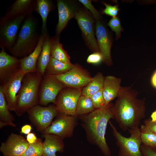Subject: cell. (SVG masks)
Instances as JSON below:
<instances>
[{
    "label": "cell",
    "instance_id": "obj_41",
    "mask_svg": "<svg viewBox=\"0 0 156 156\" xmlns=\"http://www.w3.org/2000/svg\"><path fill=\"white\" fill-rule=\"evenodd\" d=\"M151 119L152 122H156V110L151 114Z\"/></svg>",
    "mask_w": 156,
    "mask_h": 156
},
{
    "label": "cell",
    "instance_id": "obj_4",
    "mask_svg": "<svg viewBox=\"0 0 156 156\" xmlns=\"http://www.w3.org/2000/svg\"><path fill=\"white\" fill-rule=\"evenodd\" d=\"M43 76L36 72L25 74L16 96L15 112L20 116L31 107L39 105L38 92Z\"/></svg>",
    "mask_w": 156,
    "mask_h": 156
},
{
    "label": "cell",
    "instance_id": "obj_8",
    "mask_svg": "<svg viewBox=\"0 0 156 156\" xmlns=\"http://www.w3.org/2000/svg\"><path fill=\"white\" fill-rule=\"evenodd\" d=\"M27 112L31 122L38 131L42 133L50 125L54 118L59 113L54 104L48 106L36 105Z\"/></svg>",
    "mask_w": 156,
    "mask_h": 156
},
{
    "label": "cell",
    "instance_id": "obj_1",
    "mask_svg": "<svg viewBox=\"0 0 156 156\" xmlns=\"http://www.w3.org/2000/svg\"><path fill=\"white\" fill-rule=\"evenodd\" d=\"M137 92L131 87H121L112 109L114 118L123 131L139 127L145 117V99L137 98Z\"/></svg>",
    "mask_w": 156,
    "mask_h": 156
},
{
    "label": "cell",
    "instance_id": "obj_9",
    "mask_svg": "<svg viewBox=\"0 0 156 156\" xmlns=\"http://www.w3.org/2000/svg\"><path fill=\"white\" fill-rule=\"evenodd\" d=\"M65 87L63 83L54 76L44 74L38 90L39 105L45 106L50 103L55 104L58 94Z\"/></svg>",
    "mask_w": 156,
    "mask_h": 156
},
{
    "label": "cell",
    "instance_id": "obj_14",
    "mask_svg": "<svg viewBox=\"0 0 156 156\" xmlns=\"http://www.w3.org/2000/svg\"><path fill=\"white\" fill-rule=\"evenodd\" d=\"M95 30L99 52L103 57V61L110 66L112 64L111 55L112 40L110 33L101 19L95 21Z\"/></svg>",
    "mask_w": 156,
    "mask_h": 156
},
{
    "label": "cell",
    "instance_id": "obj_5",
    "mask_svg": "<svg viewBox=\"0 0 156 156\" xmlns=\"http://www.w3.org/2000/svg\"><path fill=\"white\" fill-rule=\"evenodd\" d=\"M109 123L116 140L119 151L118 156H142L140 146L142 144L140 129L135 127L128 130L130 134L127 138L122 135L110 121Z\"/></svg>",
    "mask_w": 156,
    "mask_h": 156
},
{
    "label": "cell",
    "instance_id": "obj_12",
    "mask_svg": "<svg viewBox=\"0 0 156 156\" xmlns=\"http://www.w3.org/2000/svg\"><path fill=\"white\" fill-rule=\"evenodd\" d=\"M55 117L43 134H53L63 139L72 136L78 117L60 113Z\"/></svg>",
    "mask_w": 156,
    "mask_h": 156
},
{
    "label": "cell",
    "instance_id": "obj_6",
    "mask_svg": "<svg viewBox=\"0 0 156 156\" xmlns=\"http://www.w3.org/2000/svg\"><path fill=\"white\" fill-rule=\"evenodd\" d=\"M22 14L15 16H6L0 20V47L9 50L15 44L18 33L22 23L27 16Z\"/></svg>",
    "mask_w": 156,
    "mask_h": 156
},
{
    "label": "cell",
    "instance_id": "obj_24",
    "mask_svg": "<svg viewBox=\"0 0 156 156\" xmlns=\"http://www.w3.org/2000/svg\"><path fill=\"white\" fill-rule=\"evenodd\" d=\"M2 88L0 85V128L5 126L15 127L14 117L10 112Z\"/></svg>",
    "mask_w": 156,
    "mask_h": 156
},
{
    "label": "cell",
    "instance_id": "obj_21",
    "mask_svg": "<svg viewBox=\"0 0 156 156\" xmlns=\"http://www.w3.org/2000/svg\"><path fill=\"white\" fill-rule=\"evenodd\" d=\"M36 0H16L8 8L4 15L15 16L24 14L28 16L34 11Z\"/></svg>",
    "mask_w": 156,
    "mask_h": 156
},
{
    "label": "cell",
    "instance_id": "obj_29",
    "mask_svg": "<svg viewBox=\"0 0 156 156\" xmlns=\"http://www.w3.org/2000/svg\"><path fill=\"white\" fill-rule=\"evenodd\" d=\"M140 129L142 144L148 146H156V134L144 125H141Z\"/></svg>",
    "mask_w": 156,
    "mask_h": 156
},
{
    "label": "cell",
    "instance_id": "obj_30",
    "mask_svg": "<svg viewBox=\"0 0 156 156\" xmlns=\"http://www.w3.org/2000/svg\"><path fill=\"white\" fill-rule=\"evenodd\" d=\"M43 151V142L39 138L35 143L29 144L28 148L21 156H42Z\"/></svg>",
    "mask_w": 156,
    "mask_h": 156
},
{
    "label": "cell",
    "instance_id": "obj_26",
    "mask_svg": "<svg viewBox=\"0 0 156 156\" xmlns=\"http://www.w3.org/2000/svg\"><path fill=\"white\" fill-rule=\"evenodd\" d=\"M105 78L102 73H97L88 84L81 90V94L90 97L103 88Z\"/></svg>",
    "mask_w": 156,
    "mask_h": 156
},
{
    "label": "cell",
    "instance_id": "obj_31",
    "mask_svg": "<svg viewBox=\"0 0 156 156\" xmlns=\"http://www.w3.org/2000/svg\"><path fill=\"white\" fill-rule=\"evenodd\" d=\"M107 25L112 31L115 33L116 39L117 40L119 38L123 29L119 18L116 16L112 17L108 22Z\"/></svg>",
    "mask_w": 156,
    "mask_h": 156
},
{
    "label": "cell",
    "instance_id": "obj_11",
    "mask_svg": "<svg viewBox=\"0 0 156 156\" xmlns=\"http://www.w3.org/2000/svg\"><path fill=\"white\" fill-rule=\"evenodd\" d=\"M81 94L80 89L66 87L63 89L57 95L54 104L58 112L76 116L77 103Z\"/></svg>",
    "mask_w": 156,
    "mask_h": 156
},
{
    "label": "cell",
    "instance_id": "obj_15",
    "mask_svg": "<svg viewBox=\"0 0 156 156\" xmlns=\"http://www.w3.org/2000/svg\"><path fill=\"white\" fill-rule=\"evenodd\" d=\"M29 145L22 135L12 133L6 141L1 143L0 151L4 156H21Z\"/></svg>",
    "mask_w": 156,
    "mask_h": 156
},
{
    "label": "cell",
    "instance_id": "obj_35",
    "mask_svg": "<svg viewBox=\"0 0 156 156\" xmlns=\"http://www.w3.org/2000/svg\"><path fill=\"white\" fill-rule=\"evenodd\" d=\"M103 61V57L100 52H96L90 55L88 57L87 62L89 64H96Z\"/></svg>",
    "mask_w": 156,
    "mask_h": 156
},
{
    "label": "cell",
    "instance_id": "obj_2",
    "mask_svg": "<svg viewBox=\"0 0 156 156\" xmlns=\"http://www.w3.org/2000/svg\"><path fill=\"white\" fill-rule=\"evenodd\" d=\"M113 104H106L92 112L78 117L84 130L88 141L97 146L104 156H111L105 134L108 122L114 118L112 108Z\"/></svg>",
    "mask_w": 156,
    "mask_h": 156
},
{
    "label": "cell",
    "instance_id": "obj_38",
    "mask_svg": "<svg viewBox=\"0 0 156 156\" xmlns=\"http://www.w3.org/2000/svg\"><path fill=\"white\" fill-rule=\"evenodd\" d=\"M26 140L29 144L35 143L38 139L35 134L34 133H30L27 135Z\"/></svg>",
    "mask_w": 156,
    "mask_h": 156
},
{
    "label": "cell",
    "instance_id": "obj_16",
    "mask_svg": "<svg viewBox=\"0 0 156 156\" xmlns=\"http://www.w3.org/2000/svg\"><path fill=\"white\" fill-rule=\"evenodd\" d=\"M57 5L59 19L55 30L56 36H60L69 21L75 17L79 8L76 3L69 0H58Z\"/></svg>",
    "mask_w": 156,
    "mask_h": 156
},
{
    "label": "cell",
    "instance_id": "obj_17",
    "mask_svg": "<svg viewBox=\"0 0 156 156\" xmlns=\"http://www.w3.org/2000/svg\"><path fill=\"white\" fill-rule=\"evenodd\" d=\"M20 59L8 54L4 49L1 48L0 51V83L20 69Z\"/></svg>",
    "mask_w": 156,
    "mask_h": 156
},
{
    "label": "cell",
    "instance_id": "obj_36",
    "mask_svg": "<svg viewBox=\"0 0 156 156\" xmlns=\"http://www.w3.org/2000/svg\"><path fill=\"white\" fill-rule=\"evenodd\" d=\"M140 150L142 156H156V146H151L142 144Z\"/></svg>",
    "mask_w": 156,
    "mask_h": 156
},
{
    "label": "cell",
    "instance_id": "obj_33",
    "mask_svg": "<svg viewBox=\"0 0 156 156\" xmlns=\"http://www.w3.org/2000/svg\"><path fill=\"white\" fill-rule=\"evenodd\" d=\"M78 1L90 11L95 21L101 19V14L93 5L91 0H79Z\"/></svg>",
    "mask_w": 156,
    "mask_h": 156
},
{
    "label": "cell",
    "instance_id": "obj_19",
    "mask_svg": "<svg viewBox=\"0 0 156 156\" xmlns=\"http://www.w3.org/2000/svg\"><path fill=\"white\" fill-rule=\"evenodd\" d=\"M42 136L44 138L42 156H57V152L63 151L64 144L63 139L53 134H43Z\"/></svg>",
    "mask_w": 156,
    "mask_h": 156
},
{
    "label": "cell",
    "instance_id": "obj_3",
    "mask_svg": "<svg viewBox=\"0 0 156 156\" xmlns=\"http://www.w3.org/2000/svg\"><path fill=\"white\" fill-rule=\"evenodd\" d=\"M41 34L38 20L32 14L27 16L15 44L9 50L10 53L17 58L29 55L36 47Z\"/></svg>",
    "mask_w": 156,
    "mask_h": 156
},
{
    "label": "cell",
    "instance_id": "obj_18",
    "mask_svg": "<svg viewBox=\"0 0 156 156\" xmlns=\"http://www.w3.org/2000/svg\"><path fill=\"white\" fill-rule=\"evenodd\" d=\"M46 34L41 33L38 45L34 51L29 55L20 59V69L25 74L36 72L37 61Z\"/></svg>",
    "mask_w": 156,
    "mask_h": 156
},
{
    "label": "cell",
    "instance_id": "obj_39",
    "mask_svg": "<svg viewBox=\"0 0 156 156\" xmlns=\"http://www.w3.org/2000/svg\"><path fill=\"white\" fill-rule=\"evenodd\" d=\"M32 129V127L31 125L26 124L21 127L20 132L22 134L27 135L30 133Z\"/></svg>",
    "mask_w": 156,
    "mask_h": 156
},
{
    "label": "cell",
    "instance_id": "obj_40",
    "mask_svg": "<svg viewBox=\"0 0 156 156\" xmlns=\"http://www.w3.org/2000/svg\"><path fill=\"white\" fill-rule=\"evenodd\" d=\"M151 82L153 86L156 88V71L154 73L152 77Z\"/></svg>",
    "mask_w": 156,
    "mask_h": 156
},
{
    "label": "cell",
    "instance_id": "obj_34",
    "mask_svg": "<svg viewBox=\"0 0 156 156\" xmlns=\"http://www.w3.org/2000/svg\"><path fill=\"white\" fill-rule=\"evenodd\" d=\"M105 6V9L102 11L103 14L114 17H116L118 14L120 9L118 5H112L105 3L103 2Z\"/></svg>",
    "mask_w": 156,
    "mask_h": 156
},
{
    "label": "cell",
    "instance_id": "obj_7",
    "mask_svg": "<svg viewBox=\"0 0 156 156\" xmlns=\"http://www.w3.org/2000/svg\"><path fill=\"white\" fill-rule=\"evenodd\" d=\"M75 18L88 47L94 52H99L95 36V21L92 15L85 9L79 8Z\"/></svg>",
    "mask_w": 156,
    "mask_h": 156
},
{
    "label": "cell",
    "instance_id": "obj_23",
    "mask_svg": "<svg viewBox=\"0 0 156 156\" xmlns=\"http://www.w3.org/2000/svg\"><path fill=\"white\" fill-rule=\"evenodd\" d=\"M54 8L52 1L50 0H36L34 11L39 14L42 20L41 33L48 34L47 22L48 15Z\"/></svg>",
    "mask_w": 156,
    "mask_h": 156
},
{
    "label": "cell",
    "instance_id": "obj_22",
    "mask_svg": "<svg viewBox=\"0 0 156 156\" xmlns=\"http://www.w3.org/2000/svg\"><path fill=\"white\" fill-rule=\"evenodd\" d=\"M53 40V37H50L48 34L45 35L42 46V50L36 64V72L43 76L49 61L51 55V49Z\"/></svg>",
    "mask_w": 156,
    "mask_h": 156
},
{
    "label": "cell",
    "instance_id": "obj_25",
    "mask_svg": "<svg viewBox=\"0 0 156 156\" xmlns=\"http://www.w3.org/2000/svg\"><path fill=\"white\" fill-rule=\"evenodd\" d=\"M72 63H66L51 56L45 71V74L49 75H55L63 74L69 70L73 66Z\"/></svg>",
    "mask_w": 156,
    "mask_h": 156
},
{
    "label": "cell",
    "instance_id": "obj_28",
    "mask_svg": "<svg viewBox=\"0 0 156 156\" xmlns=\"http://www.w3.org/2000/svg\"><path fill=\"white\" fill-rule=\"evenodd\" d=\"M96 109L90 97L81 94L77 103L75 116L78 117L87 114Z\"/></svg>",
    "mask_w": 156,
    "mask_h": 156
},
{
    "label": "cell",
    "instance_id": "obj_10",
    "mask_svg": "<svg viewBox=\"0 0 156 156\" xmlns=\"http://www.w3.org/2000/svg\"><path fill=\"white\" fill-rule=\"evenodd\" d=\"M53 76L66 87L81 90L87 86L93 78L86 70L78 64H74L73 67L64 73Z\"/></svg>",
    "mask_w": 156,
    "mask_h": 156
},
{
    "label": "cell",
    "instance_id": "obj_32",
    "mask_svg": "<svg viewBox=\"0 0 156 156\" xmlns=\"http://www.w3.org/2000/svg\"><path fill=\"white\" fill-rule=\"evenodd\" d=\"M90 97L96 109L101 108L105 105L103 95V88Z\"/></svg>",
    "mask_w": 156,
    "mask_h": 156
},
{
    "label": "cell",
    "instance_id": "obj_13",
    "mask_svg": "<svg viewBox=\"0 0 156 156\" xmlns=\"http://www.w3.org/2000/svg\"><path fill=\"white\" fill-rule=\"evenodd\" d=\"M25 74L20 69L0 84L10 111H15L17 95Z\"/></svg>",
    "mask_w": 156,
    "mask_h": 156
},
{
    "label": "cell",
    "instance_id": "obj_37",
    "mask_svg": "<svg viewBox=\"0 0 156 156\" xmlns=\"http://www.w3.org/2000/svg\"><path fill=\"white\" fill-rule=\"evenodd\" d=\"M144 125L151 130L156 134V122L151 121L150 118L145 120L144 121Z\"/></svg>",
    "mask_w": 156,
    "mask_h": 156
},
{
    "label": "cell",
    "instance_id": "obj_27",
    "mask_svg": "<svg viewBox=\"0 0 156 156\" xmlns=\"http://www.w3.org/2000/svg\"><path fill=\"white\" fill-rule=\"evenodd\" d=\"M51 56L53 58L66 63H70V57L62 47L60 42V37L55 35L53 37V40L51 49Z\"/></svg>",
    "mask_w": 156,
    "mask_h": 156
},
{
    "label": "cell",
    "instance_id": "obj_20",
    "mask_svg": "<svg viewBox=\"0 0 156 156\" xmlns=\"http://www.w3.org/2000/svg\"><path fill=\"white\" fill-rule=\"evenodd\" d=\"M121 79L114 76H108L105 78L103 93L105 105L117 96L121 87Z\"/></svg>",
    "mask_w": 156,
    "mask_h": 156
}]
</instances>
